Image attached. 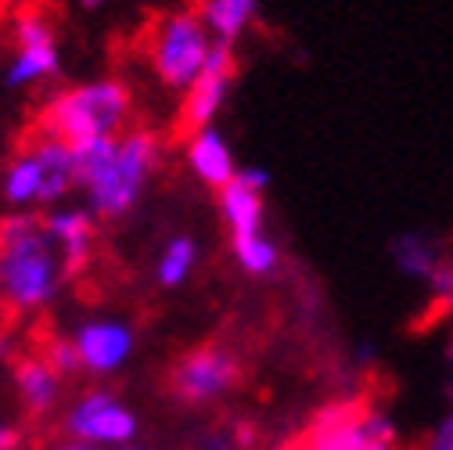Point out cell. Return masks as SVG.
Returning a JSON list of instances; mask_svg holds the SVG:
<instances>
[{"mask_svg":"<svg viewBox=\"0 0 453 450\" xmlns=\"http://www.w3.org/2000/svg\"><path fill=\"white\" fill-rule=\"evenodd\" d=\"M195 12L216 47H231L252 29L259 0H195Z\"/></svg>","mask_w":453,"mask_h":450,"instance_id":"cell-15","label":"cell"},{"mask_svg":"<svg viewBox=\"0 0 453 450\" xmlns=\"http://www.w3.org/2000/svg\"><path fill=\"white\" fill-rule=\"evenodd\" d=\"M212 47L216 43L205 33V26H202V19H198L195 8L165 12L144 33L148 66H151L155 80L165 90H173V94H184L198 80V73L205 69Z\"/></svg>","mask_w":453,"mask_h":450,"instance_id":"cell-5","label":"cell"},{"mask_svg":"<svg viewBox=\"0 0 453 450\" xmlns=\"http://www.w3.org/2000/svg\"><path fill=\"white\" fill-rule=\"evenodd\" d=\"M62 450H101V446H90V443H69V446H62Z\"/></svg>","mask_w":453,"mask_h":450,"instance_id":"cell-27","label":"cell"},{"mask_svg":"<svg viewBox=\"0 0 453 450\" xmlns=\"http://www.w3.org/2000/svg\"><path fill=\"white\" fill-rule=\"evenodd\" d=\"M442 357H446V368H449V400H453V331L446 335V346H442Z\"/></svg>","mask_w":453,"mask_h":450,"instance_id":"cell-24","label":"cell"},{"mask_svg":"<svg viewBox=\"0 0 453 450\" xmlns=\"http://www.w3.org/2000/svg\"><path fill=\"white\" fill-rule=\"evenodd\" d=\"M425 450H453V400H449L446 415L432 425V432L425 439Z\"/></svg>","mask_w":453,"mask_h":450,"instance_id":"cell-21","label":"cell"},{"mask_svg":"<svg viewBox=\"0 0 453 450\" xmlns=\"http://www.w3.org/2000/svg\"><path fill=\"white\" fill-rule=\"evenodd\" d=\"M123 450H148V446H137V443H130V446H123Z\"/></svg>","mask_w":453,"mask_h":450,"instance_id":"cell-30","label":"cell"},{"mask_svg":"<svg viewBox=\"0 0 453 450\" xmlns=\"http://www.w3.org/2000/svg\"><path fill=\"white\" fill-rule=\"evenodd\" d=\"M226 429H231V436H234V446L238 450H249V446H256V425L252 422H231V425H226Z\"/></svg>","mask_w":453,"mask_h":450,"instance_id":"cell-23","label":"cell"},{"mask_svg":"<svg viewBox=\"0 0 453 450\" xmlns=\"http://www.w3.org/2000/svg\"><path fill=\"white\" fill-rule=\"evenodd\" d=\"M65 432L73 443H90V446H130L137 436V415L108 389H90L69 407L65 415Z\"/></svg>","mask_w":453,"mask_h":450,"instance_id":"cell-9","label":"cell"},{"mask_svg":"<svg viewBox=\"0 0 453 450\" xmlns=\"http://www.w3.org/2000/svg\"><path fill=\"white\" fill-rule=\"evenodd\" d=\"M130 112H134V94L123 80H87L54 94L40 108L36 130L80 151L97 141L119 137L130 123Z\"/></svg>","mask_w":453,"mask_h":450,"instance_id":"cell-3","label":"cell"},{"mask_svg":"<svg viewBox=\"0 0 453 450\" xmlns=\"http://www.w3.org/2000/svg\"><path fill=\"white\" fill-rule=\"evenodd\" d=\"M245 368L234 350H226L223 343H205L188 350L173 368H169L165 389L180 407H212L226 400L242 385Z\"/></svg>","mask_w":453,"mask_h":450,"instance_id":"cell-7","label":"cell"},{"mask_svg":"<svg viewBox=\"0 0 453 450\" xmlns=\"http://www.w3.org/2000/svg\"><path fill=\"white\" fill-rule=\"evenodd\" d=\"M62 285L65 267L43 231V216L12 213L0 220V299L15 314H33L54 303Z\"/></svg>","mask_w":453,"mask_h":450,"instance_id":"cell-2","label":"cell"},{"mask_svg":"<svg viewBox=\"0 0 453 450\" xmlns=\"http://www.w3.org/2000/svg\"><path fill=\"white\" fill-rule=\"evenodd\" d=\"M296 439L313 450H400L392 415L364 400L324 404Z\"/></svg>","mask_w":453,"mask_h":450,"instance_id":"cell-6","label":"cell"},{"mask_svg":"<svg viewBox=\"0 0 453 450\" xmlns=\"http://www.w3.org/2000/svg\"><path fill=\"white\" fill-rule=\"evenodd\" d=\"M76 4L83 8V12H97V8H104L108 0H76Z\"/></svg>","mask_w":453,"mask_h":450,"instance_id":"cell-26","label":"cell"},{"mask_svg":"<svg viewBox=\"0 0 453 450\" xmlns=\"http://www.w3.org/2000/svg\"><path fill=\"white\" fill-rule=\"evenodd\" d=\"M43 361L58 371L62 378H73V375H80L83 371V364H80V353H76V346H73V339H50L47 343V350H43Z\"/></svg>","mask_w":453,"mask_h":450,"instance_id":"cell-20","label":"cell"},{"mask_svg":"<svg viewBox=\"0 0 453 450\" xmlns=\"http://www.w3.org/2000/svg\"><path fill=\"white\" fill-rule=\"evenodd\" d=\"M43 231L50 238V245L58 249L65 277L80 274L90 263L94 252V238H97V220L87 206H54L43 216Z\"/></svg>","mask_w":453,"mask_h":450,"instance_id":"cell-13","label":"cell"},{"mask_svg":"<svg viewBox=\"0 0 453 450\" xmlns=\"http://www.w3.org/2000/svg\"><path fill=\"white\" fill-rule=\"evenodd\" d=\"M446 256H449V249L439 238H432V235L411 231V235L392 238V263H395V270H400L403 277H411V281H418V285H425Z\"/></svg>","mask_w":453,"mask_h":450,"instance_id":"cell-17","label":"cell"},{"mask_svg":"<svg viewBox=\"0 0 453 450\" xmlns=\"http://www.w3.org/2000/svg\"><path fill=\"white\" fill-rule=\"evenodd\" d=\"M62 73V43L54 19L40 8L29 4L15 15L12 22V54L0 73V83L8 90H29Z\"/></svg>","mask_w":453,"mask_h":450,"instance_id":"cell-8","label":"cell"},{"mask_svg":"<svg viewBox=\"0 0 453 450\" xmlns=\"http://www.w3.org/2000/svg\"><path fill=\"white\" fill-rule=\"evenodd\" d=\"M80 188L76 151L54 137L36 134L4 170L0 191L15 209H54Z\"/></svg>","mask_w":453,"mask_h":450,"instance_id":"cell-4","label":"cell"},{"mask_svg":"<svg viewBox=\"0 0 453 450\" xmlns=\"http://www.w3.org/2000/svg\"><path fill=\"white\" fill-rule=\"evenodd\" d=\"M198 267V242L188 235L169 238L155 260V281L162 289H184Z\"/></svg>","mask_w":453,"mask_h":450,"instance_id":"cell-18","label":"cell"},{"mask_svg":"<svg viewBox=\"0 0 453 450\" xmlns=\"http://www.w3.org/2000/svg\"><path fill=\"white\" fill-rule=\"evenodd\" d=\"M285 450H313V446H306V443H299V439H292Z\"/></svg>","mask_w":453,"mask_h":450,"instance_id":"cell-28","label":"cell"},{"mask_svg":"<svg viewBox=\"0 0 453 450\" xmlns=\"http://www.w3.org/2000/svg\"><path fill=\"white\" fill-rule=\"evenodd\" d=\"M62 375L54 371L43 357H26L19 368H15V389L22 404L33 411V415H50L62 400Z\"/></svg>","mask_w":453,"mask_h":450,"instance_id":"cell-16","label":"cell"},{"mask_svg":"<svg viewBox=\"0 0 453 450\" xmlns=\"http://www.w3.org/2000/svg\"><path fill=\"white\" fill-rule=\"evenodd\" d=\"M184 159H188V170L195 174V181H202L209 191H223L242 170L231 141H226L216 127H205V130L191 134L188 144H184Z\"/></svg>","mask_w":453,"mask_h":450,"instance_id":"cell-14","label":"cell"},{"mask_svg":"<svg viewBox=\"0 0 453 450\" xmlns=\"http://www.w3.org/2000/svg\"><path fill=\"white\" fill-rule=\"evenodd\" d=\"M15 443H19L15 429H8V425H0V450H15Z\"/></svg>","mask_w":453,"mask_h":450,"instance_id":"cell-25","label":"cell"},{"mask_svg":"<svg viewBox=\"0 0 453 450\" xmlns=\"http://www.w3.org/2000/svg\"><path fill=\"white\" fill-rule=\"evenodd\" d=\"M266 188H270V174L263 166H242L238 177L223 191H216V209L231 238L266 231Z\"/></svg>","mask_w":453,"mask_h":450,"instance_id":"cell-12","label":"cell"},{"mask_svg":"<svg viewBox=\"0 0 453 450\" xmlns=\"http://www.w3.org/2000/svg\"><path fill=\"white\" fill-rule=\"evenodd\" d=\"M80 191L94 220H123L137 209L162 166V141L155 130L130 127L111 141L76 151Z\"/></svg>","mask_w":453,"mask_h":450,"instance_id":"cell-1","label":"cell"},{"mask_svg":"<svg viewBox=\"0 0 453 450\" xmlns=\"http://www.w3.org/2000/svg\"><path fill=\"white\" fill-rule=\"evenodd\" d=\"M0 4H19V8H29L33 0H0Z\"/></svg>","mask_w":453,"mask_h":450,"instance_id":"cell-29","label":"cell"},{"mask_svg":"<svg viewBox=\"0 0 453 450\" xmlns=\"http://www.w3.org/2000/svg\"><path fill=\"white\" fill-rule=\"evenodd\" d=\"M198 450H238V446H234L231 429H209V432L198 439Z\"/></svg>","mask_w":453,"mask_h":450,"instance_id":"cell-22","label":"cell"},{"mask_svg":"<svg viewBox=\"0 0 453 450\" xmlns=\"http://www.w3.org/2000/svg\"><path fill=\"white\" fill-rule=\"evenodd\" d=\"M238 80V58L231 47H212L205 69L198 73V80L180 94V112H177V127L184 137L216 127V116L223 112L226 97L234 90Z\"/></svg>","mask_w":453,"mask_h":450,"instance_id":"cell-10","label":"cell"},{"mask_svg":"<svg viewBox=\"0 0 453 450\" xmlns=\"http://www.w3.org/2000/svg\"><path fill=\"white\" fill-rule=\"evenodd\" d=\"M231 256H234L238 270L249 277H273L280 267V249L266 231L231 238Z\"/></svg>","mask_w":453,"mask_h":450,"instance_id":"cell-19","label":"cell"},{"mask_svg":"<svg viewBox=\"0 0 453 450\" xmlns=\"http://www.w3.org/2000/svg\"><path fill=\"white\" fill-rule=\"evenodd\" d=\"M73 346H76L80 364H83L87 375L108 378V375H116V371H123L130 364L137 335L119 317H90V321L76 324Z\"/></svg>","mask_w":453,"mask_h":450,"instance_id":"cell-11","label":"cell"}]
</instances>
